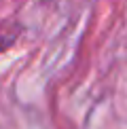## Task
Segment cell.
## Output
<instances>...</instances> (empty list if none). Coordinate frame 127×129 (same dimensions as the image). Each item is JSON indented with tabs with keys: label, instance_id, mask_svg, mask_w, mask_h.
Returning a JSON list of instances; mask_svg holds the SVG:
<instances>
[{
	"label": "cell",
	"instance_id": "obj_1",
	"mask_svg": "<svg viewBox=\"0 0 127 129\" xmlns=\"http://www.w3.org/2000/svg\"><path fill=\"white\" fill-rule=\"evenodd\" d=\"M23 25L17 19H2L0 21V53L9 51L11 47H15V42L19 40Z\"/></svg>",
	"mask_w": 127,
	"mask_h": 129
}]
</instances>
